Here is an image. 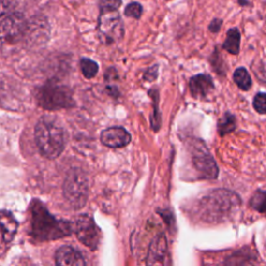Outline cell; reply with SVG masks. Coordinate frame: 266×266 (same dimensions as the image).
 Masks as SVG:
<instances>
[{
  "instance_id": "7a4b0ae2",
  "label": "cell",
  "mask_w": 266,
  "mask_h": 266,
  "mask_svg": "<svg viewBox=\"0 0 266 266\" xmlns=\"http://www.w3.org/2000/svg\"><path fill=\"white\" fill-rule=\"evenodd\" d=\"M241 200L233 192L216 190L207 193L199 202L200 218L206 222H222L235 214Z\"/></svg>"
},
{
  "instance_id": "e0dca14e",
  "label": "cell",
  "mask_w": 266,
  "mask_h": 266,
  "mask_svg": "<svg viewBox=\"0 0 266 266\" xmlns=\"http://www.w3.org/2000/svg\"><path fill=\"white\" fill-rule=\"evenodd\" d=\"M233 79L237 87L242 90H249L251 88V85H253L249 72L244 68H238L235 70Z\"/></svg>"
},
{
  "instance_id": "603a6c76",
  "label": "cell",
  "mask_w": 266,
  "mask_h": 266,
  "mask_svg": "<svg viewBox=\"0 0 266 266\" xmlns=\"http://www.w3.org/2000/svg\"><path fill=\"white\" fill-rule=\"evenodd\" d=\"M253 105L257 113L265 115L266 114V94L264 93L257 94L254 98Z\"/></svg>"
},
{
  "instance_id": "ac0fdd59",
  "label": "cell",
  "mask_w": 266,
  "mask_h": 266,
  "mask_svg": "<svg viewBox=\"0 0 266 266\" xmlns=\"http://www.w3.org/2000/svg\"><path fill=\"white\" fill-rule=\"evenodd\" d=\"M250 206L266 216V191H257L250 200Z\"/></svg>"
},
{
  "instance_id": "ffe728a7",
  "label": "cell",
  "mask_w": 266,
  "mask_h": 266,
  "mask_svg": "<svg viewBox=\"0 0 266 266\" xmlns=\"http://www.w3.org/2000/svg\"><path fill=\"white\" fill-rule=\"evenodd\" d=\"M149 95H151V97L153 98L154 100V114H153V117H151L150 118V123L152 125V127L154 129V131H157L160 129V124H162V121H160V114H159V110L157 109V104L159 103L158 101V93L155 92V96L153 95L152 90L151 93H149Z\"/></svg>"
},
{
  "instance_id": "9a60e30c",
  "label": "cell",
  "mask_w": 266,
  "mask_h": 266,
  "mask_svg": "<svg viewBox=\"0 0 266 266\" xmlns=\"http://www.w3.org/2000/svg\"><path fill=\"white\" fill-rule=\"evenodd\" d=\"M240 32L238 29H231L227 32V39L222 45V48L229 53L237 55L240 49Z\"/></svg>"
},
{
  "instance_id": "4316f807",
  "label": "cell",
  "mask_w": 266,
  "mask_h": 266,
  "mask_svg": "<svg viewBox=\"0 0 266 266\" xmlns=\"http://www.w3.org/2000/svg\"><path fill=\"white\" fill-rule=\"evenodd\" d=\"M265 249H266V242H265Z\"/></svg>"
},
{
  "instance_id": "d4e9b609",
  "label": "cell",
  "mask_w": 266,
  "mask_h": 266,
  "mask_svg": "<svg viewBox=\"0 0 266 266\" xmlns=\"http://www.w3.org/2000/svg\"><path fill=\"white\" fill-rule=\"evenodd\" d=\"M222 24V21L221 19H214L211 21V23L209 25V30L211 32H219Z\"/></svg>"
},
{
  "instance_id": "8992f818",
  "label": "cell",
  "mask_w": 266,
  "mask_h": 266,
  "mask_svg": "<svg viewBox=\"0 0 266 266\" xmlns=\"http://www.w3.org/2000/svg\"><path fill=\"white\" fill-rule=\"evenodd\" d=\"M192 162L195 172L201 179L218 178L219 167L207 147L202 141L192 142Z\"/></svg>"
},
{
  "instance_id": "5b68a950",
  "label": "cell",
  "mask_w": 266,
  "mask_h": 266,
  "mask_svg": "<svg viewBox=\"0 0 266 266\" xmlns=\"http://www.w3.org/2000/svg\"><path fill=\"white\" fill-rule=\"evenodd\" d=\"M64 195L69 204L75 209H80L87 204L89 180L80 169H73L68 173L64 183Z\"/></svg>"
},
{
  "instance_id": "8fae6325",
  "label": "cell",
  "mask_w": 266,
  "mask_h": 266,
  "mask_svg": "<svg viewBox=\"0 0 266 266\" xmlns=\"http://www.w3.org/2000/svg\"><path fill=\"white\" fill-rule=\"evenodd\" d=\"M101 142L108 148H124L131 142V135L122 127H110L101 133Z\"/></svg>"
},
{
  "instance_id": "3957f363",
  "label": "cell",
  "mask_w": 266,
  "mask_h": 266,
  "mask_svg": "<svg viewBox=\"0 0 266 266\" xmlns=\"http://www.w3.org/2000/svg\"><path fill=\"white\" fill-rule=\"evenodd\" d=\"M34 139L40 153L45 158L59 157L66 147L65 131L55 118L44 116L34 128Z\"/></svg>"
},
{
  "instance_id": "cb8c5ba5",
  "label": "cell",
  "mask_w": 266,
  "mask_h": 266,
  "mask_svg": "<svg viewBox=\"0 0 266 266\" xmlns=\"http://www.w3.org/2000/svg\"><path fill=\"white\" fill-rule=\"evenodd\" d=\"M253 71L258 80L266 83V62L264 61L258 62L255 67H253Z\"/></svg>"
},
{
  "instance_id": "5bb4252c",
  "label": "cell",
  "mask_w": 266,
  "mask_h": 266,
  "mask_svg": "<svg viewBox=\"0 0 266 266\" xmlns=\"http://www.w3.org/2000/svg\"><path fill=\"white\" fill-rule=\"evenodd\" d=\"M18 229V222L11 212L1 211V239L3 243H10L15 237Z\"/></svg>"
},
{
  "instance_id": "ba28073f",
  "label": "cell",
  "mask_w": 266,
  "mask_h": 266,
  "mask_svg": "<svg viewBox=\"0 0 266 266\" xmlns=\"http://www.w3.org/2000/svg\"><path fill=\"white\" fill-rule=\"evenodd\" d=\"M74 230L81 243L92 251H96L101 241V231L93 218L88 214L79 215L76 219Z\"/></svg>"
},
{
  "instance_id": "2e32d148",
  "label": "cell",
  "mask_w": 266,
  "mask_h": 266,
  "mask_svg": "<svg viewBox=\"0 0 266 266\" xmlns=\"http://www.w3.org/2000/svg\"><path fill=\"white\" fill-rule=\"evenodd\" d=\"M236 129V118L235 117L230 114L226 113L223 117L221 118L219 125H218V131L221 136H223L229 133L233 132Z\"/></svg>"
},
{
  "instance_id": "7c38bea8",
  "label": "cell",
  "mask_w": 266,
  "mask_h": 266,
  "mask_svg": "<svg viewBox=\"0 0 266 266\" xmlns=\"http://www.w3.org/2000/svg\"><path fill=\"white\" fill-rule=\"evenodd\" d=\"M191 94L193 98H204L209 93H211L214 85L211 76L207 74H198L193 77L190 81Z\"/></svg>"
},
{
  "instance_id": "6da1fadb",
  "label": "cell",
  "mask_w": 266,
  "mask_h": 266,
  "mask_svg": "<svg viewBox=\"0 0 266 266\" xmlns=\"http://www.w3.org/2000/svg\"><path fill=\"white\" fill-rule=\"evenodd\" d=\"M73 227L70 222L59 220L49 213L39 200L30 205V236L36 241L59 239L72 234Z\"/></svg>"
},
{
  "instance_id": "9c48e42d",
  "label": "cell",
  "mask_w": 266,
  "mask_h": 266,
  "mask_svg": "<svg viewBox=\"0 0 266 266\" xmlns=\"http://www.w3.org/2000/svg\"><path fill=\"white\" fill-rule=\"evenodd\" d=\"M27 29L26 20L22 14L13 13L1 21V36L8 43H16L24 36Z\"/></svg>"
},
{
  "instance_id": "277c9868",
  "label": "cell",
  "mask_w": 266,
  "mask_h": 266,
  "mask_svg": "<svg viewBox=\"0 0 266 266\" xmlns=\"http://www.w3.org/2000/svg\"><path fill=\"white\" fill-rule=\"evenodd\" d=\"M34 96L40 106L49 110L69 108L74 105L72 90L58 83H46L37 89Z\"/></svg>"
},
{
  "instance_id": "30bf717a",
  "label": "cell",
  "mask_w": 266,
  "mask_h": 266,
  "mask_svg": "<svg viewBox=\"0 0 266 266\" xmlns=\"http://www.w3.org/2000/svg\"><path fill=\"white\" fill-rule=\"evenodd\" d=\"M169 248L166 238L163 234L154 237L149 247L147 264L148 265H167L171 264Z\"/></svg>"
},
{
  "instance_id": "7402d4cb",
  "label": "cell",
  "mask_w": 266,
  "mask_h": 266,
  "mask_svg": "<svg viewBox=\"0 0 266 266\" xmlns=\"http://www.w3.org/2000/svg\"><path fill=\"white\" fill-rule=\"evenodd\" d=\"M142 13H143V6L138 2L129 3L127 6H126L125 11H124L125 16L130 17V18H134V19L141 18Z\"/></svg>"
},
{
  "instance_id": "52a82bcc",
  "label": "cell",
  "mask_w": 266,
  "mask_h": 266,
  "mask_svg": "<svg viewBox=\"0 0 266 266\" xmlns=\"http://www.w3.org/2000/svg\"><path fill=\"white\" fill-rule=\"evenodd\" d=\"M98 31L104 44L118 43L123 39L125 32L123 21L117 11L100 14Z\"/></svg>"
},
{
  "instance_id": "4fadbf2b",
  "label": "cell",
  "mask_w": 266,
  "mask_h": 266,
  "mask_svg": "<svg viewBox=\"0 0 266 266\" xmlns=\"http://www.w3.org/2000/svg\"><path fill=\"white\" fill-rule=\"evenodd\" d=\"M55 263L60 266H78L85 265L86 261L78 251L72 247L64 246L57 251Z\"/></svg>"
},
{
  "instance_id": "44dd1931",
  "label": "cell",
  "mask_w": 266,
  "mask_h": 266,
  "mask_svg": "<svg viewBox=\"0 0 266 266\" xmlns=\"http://www.w3.org/2000/svg\"><path fill=\"white\" fill-rule=\"evenodd\" d=\"M122 5V0H99V9L101 14L115 12Z\"/></svg>"
},
{
  "instance_id": "d6986e66",
  "label": "cell",
  "mask_w": 266,
  "mask_h": 266,
  "mask_svg": "<svg viewBox=\"0 0 266 266\" xmlns=\"http://www.w3.org/2000/svg\"><path fill=\"white\" fill-rule=\"evenodd\" d=\"M80 69L83 76L86 78H93V77L96 76L98 73V70H99V67H98V64L96 61L89 59H81L80 60Z\"/></svg>"
},
{
  "instance_id": "484cf974",
  "label": "cell",
  "mask_w": 266,
  "mask_h": 266,
  "mask_svg": "<svg viewBox=\"0 0 266 266\" xmlns=\"http://www.w3.org/2000/svg\"><path fill=\"white\" fill-rule=\"evenodd\" d=\"M238 1H239L240 5H247V4H248L247 0H238Z\"/></svg>"
}]
</instances>
